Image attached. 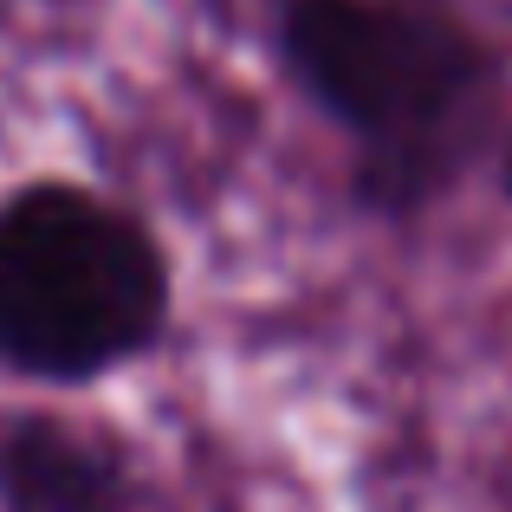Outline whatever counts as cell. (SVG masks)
<instances>
[{"instance_id":"obj_1","label":"cell","mask_w":512,"mask_h":512,"mask_svg":"<svg viewBox=\"0 0 512 512\" xmlns=\"http://www.w3.org/2000/svg\"><path fill=\"white\" fill-rule=\"evenodd\" d=\"M286 59L299 85L357 137L370 208L435 201L493 117V46L428 0H292Z\"/></svg>"},{"instance_id":"obj_2","label":"cell","mask_w":512,"mask_h":512,"mask_svg":"<svg viewBox=\"0 0 512 512\" xmlns=\"http://www.w3.org/2000/svg\"><path fill=\"white\" fill-rule=\"evenodd\" d=\"M169 312L156 240L85 188H26L0 208V363L98 376L137 357Z\"/></svg>"},{"instance_id":"obj_3","label":"cell","mask_w":512,"mask_h":512,"mask_svg":"<svg viewBox=\"0 0 512 512\" xmlns=\"http://www.w3.org/2000/svg\"><path fill=\"white\" fill-rule=\"evenodd\" d=\"M0 500L13 512H117V461L59 422H20L0 441Z\"/></svg>"},{"instance_id":"obj_4","label":"cell","mask_w":512,"mask_h":512,"mask_svg":"<svg viewBox=\"0 0 512 512\" xmlns=\"http://www.w3.org/2000/svg\"><path fill=\"white\" fill-rule=\"evenodd\" d=\"M506 188H512V150H506Z\"/></svg>"}]
</instances>
